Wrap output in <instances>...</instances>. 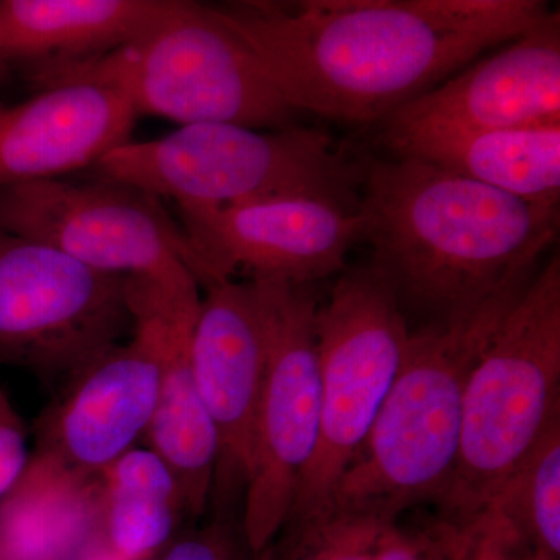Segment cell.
Here are the masks:
<instances>
[{"label":"cell","mask_w":560,"mask_h":560,"mask_svg":"<svg viewBox=\"0 0 560 560\" xmlns=\"http://www.w3.org/2000/svg\"><path fill=\"white\" fill-rule=\"evenodd\" d=\"M489 508L541 555L560 560V419L551 423Z\"/></svg>","instance_id":"obj_21"},{"label":"cell","mask_w":560,"mask_h":560,"mask_svg":"<svg viewBox=\"0 0 560 560\" xmlns=\"http://www.w3.org/2000/svg\"><path fill=\"white\" fill-rule=\"evenodd\" d=\"M377 142L390 156L425 162L530 205L559 208L560 125L381 131Z\"/></svg>","instance_id":"obj_18"},{"label":"cell","mask_w":560,"mask_h":560,"mask_svg":"<svg viewBox=\"0 0 560 560\" xmlns=\"http://www.w3.org/2000/svg\"><path fill=\"white\" fill-rule=\"evenodd\" d=\"M0 560H9V559L3 558V556H2V555H0Z\"/></svg>","instance_id":"obj_28"},{"label":"cell","mask_w":560,"mask_h":560,"mask_svg":"<svg viewBox=\"0 0 560 560\" xmlns=\"http://www.w3.org/2000/svg\"><path fill=\"white\" fill-rule=\"evenodd\" d=\"M31 456L24 420L0 388V499L20 480Z\"/></svg>","instance_id":"obj_25"},{"label":"cell","mask_w":560,"mask_h":560,"mask_svg":"<svg viewBox=\"0 0 560 560\" xmlns=\"http://www.w3.org/2000/svg\"><path fill=\"white\" fill-rule=\"evenodd\" d=\"M385 525L357 515L323 514L283 529L287 534L279 560H372L375 540Z\"/></svg>","instance_id":"obj_22"},{"label":"cell","mask_w":560,"mask_h":560,"mask_svg":"<svg viewBox=\"0 0 560 560\" xmlns=\"http://www.w3.org/2000/svg\"><path fill=\"white\" fill-rule=\"evenodd\" d=\"M131 340L116 345L70 377L68 393L43 419L36 451L86 474L135 448L145 436L160 390L158 323L136 279H130Z\"/></svg>","instance_id":"obj_12"},{"label":"cell","mask_w":560,"mask_h":560,"mask_svg":"<svg viewBox=\"0 0 560 560\" xmlns=\"http://www.w3.org/2000/svg\"><path fill=\"white\" fill-rule=\"evenodd\" d=\"M560 419V257L511 305L475 361L463 397L458 459L436 500L440 521L488 510L551 423Z\"/></svg>","instance_id":"obj_5"},{"label":"cell","mask_w":560,"mask_h":560,"mask_svg":"<svg viewBox=\"0 0 560 560\" xmlns=\"http://www.w3.org/2000/svg\"><path fill=\"white\" fill-rule=\"evenodd\" d=\"M162 560H231V556L224 541L215 533H208L173 545Z\"/></svg>","instance_id":"obj_26"},{"label":"cell","mask_w":560,"mask_h":560,"mask_svg":"<svg viewBox=\"0 0 560 560\" xmlns=\"http://www.w3.org/2000/svg\"><path fill=\"white\" fill-rule=\"evenodd\" d=\"M372 560H447V555L436 522L429 528H412L394 521L378 533Z\"/></svg>","instance_id":"obj_24"},{"label":"cell","mask_w":560,"mask_h":560,"mask_svg":"<svg viewBox=\"0 0 560 560\" xmlns=\"http://www.w3.org/2000/svg\"><path fill=\"white\" fill-rule=\"evenodd\" d=\"M101 474L36 451L0 499V555L9 560H84L101 544Z\"/></svg>","instance_id":"obj_19"},{"label":"cell","mask_w":560,"mask_h":560,"mask_svg":"<svg viewBox=\"0 0 560 560\" xmlns=\"http://www.w3.org/2000/svg\"><path fill=\"white\" fill-rule=\"evenodd\" d=\"M319 436L285 528L326 512L396 381L411 331L396 294L371 267L345 271L315 315Z\"/></svg>","instance_id":"obj_7"},{"label":"cell","mask_w":560,"mask_h":560,"mask_svg":"<svg viewBox=\"0 0 560 560\" xmlns=\"http://www.w3.org/2000/svg\"><path fill=\"white\" fill-rule=\"evenodd\" d=\"M84 560H117L114 559L113 556L108 555V551L105 550V548L102 547V544H98L97 547L94 548L90 552V556H88Z\"/></svg>","instance_id":"obj_27"},{"label":"cell","mask_w":560,"mask_h":560,"mask_svg":"<svg viewBox=\"0 0 560 560\" xmlns=\"http://www.w3.org/2000/svg\"><path fill=\"white\" fill-rule=\"evenodd\" d=\"M183 0H0V66L32 73L103 57L156 28Z\"/></svg>","instance_id":"obj_17"},{"label":"cell","mask_w":560,"mask_h":560,"mask_svg":"<svg viewBox=\"0 0 560 560\" xmlns=\"http://www.w3.org/2000/svg\"><path fill=\"white\" fill-rule=\"evenodd\" d=\"M264 330V388L243 530L254 556L265 555L290 521L319 436V360L313 285L250 279Z\"/></svg>","instance_id":"obj_9"},{"label":"cell","mask_w":560,"mask_h":560,"mask_svg":"<svg viewBox=\"0 0 560 560\" xmlns=\"http://www.w3.org/2000/svg\"><path fill=\"white\" fill-rule=\"evenodd\" d=\"M2 108H3V106H2V105H0V109H2Z\"/></svg>","instance_id":"obj_29"},{"label":"cell","mask_w":560,"mask_h":560,"mask_svg":"<svg viewBox=\"0 0 560 560\" xmlns=\"http://www.w3.org/2000/svg\"><path fill=\"white\" fill-rule=\"evenodd\" d=\"M91 171L197 208L312 198L359 212L363 183L361 151L300 125H184L165 138L124 143Z\"/></svg>","instance_id":"obj_4"},{"label":"cell","mask_w":560,"mask_h":560,"mask_svg":"<svg viewBox=\"0 0 560 560\" xmlns=\"http://www.w3.org/2000/svg\"><path fill=\"white\" fill-rule=\"evenodd\" d=\"M102 547L117 560H151L184 511L171 467L150 448H131L101 471Z\"/></svg>","instance_id":"obj_20"},{"label":"cell","mask_w":560,"mask_h":560,"mask_svg":"<svg viewBox=\"0 0 560 560\" xmlns=\"http://www.w3.org/2000/svg\"><path fill=\"white\" fill-rule=\"evenodd\" d=\"M178 210L210 285L231 280L237 270L253 279L313 285L346 271L349 250L364 242L359 212L312 198Z\"/></svg>","instance_id":"obj_11"},{"label":"cell","mask_w":560,"mask_h":560,"mask_svg":"<svg viewBox=\"0 0 560 560\" xmlns=\"http://www.w3.org/2000/svg\"><path fill=\"white\" fill-rule=\"evenodd\" d=\"M359 213L372 264L400 307L429 324L470 318L525 289L559 234V208L530 205L408 158L361 151Z\"/></svg>","instance_id":"obj_2"},{"label":"cell","mask_w":560,"mask_h":560,"mask_svg":"<svg viewBox=\"0 0 560 560\" xmlns=\"http://www.w3.org/2000/svg\"><path fill=\"white\" fill-rule=\"evenodd\" d=\"M44 90L94 81L120 91L136 114L183 125L231 124L254 130L296 125L298 110L257 55L215 7L183 2L156 28L79 65L32 73Z\"/></svg>","instance_id":"obj_6"},{"label":"cell","mask_w":560,"mask_h":560,"mask_svg":"<svg viewBox=\"0 0 560 560\" xmlns=\"http://www.w3.org/2000/svg\"><path fill=\"white\" fill-rule=\"evenodd\" d=\"M200 302L190 360L198 393L219 440L215 481H248L264 388V330L249 282L215 283Z\"/></svg>","instance_id":"obj_14"},{"label":"cell","mask_w":560,"mask_h":560,"mask_svg":"<svg viewBox=\"0 0 560 560\" xmlns=\"http://www.w3.org/2000/svg\"><path fill=\"white\" fill-rule=\"evenodd\" d=\"M138 114L120 91L65 81L0 109V189L91 171L130 142Z\"/></svg>","instance_id":"obj_15"},{"label":"cell","mask_w":560,"mask_h":560,"mask_svg":"<svg viewBox=\"0 0 560 560\" xmlns=\"http://www.w3.org/2000/svg\"><path fill=\"white\" fill-rule=\"evenodd\" d=\"M0 230L49 245L92 270L164 289H208V267L161 198L130 184L35 180L0 189Z\"/></svg>","instance_id":"obj_8"},{"label":"cell","mask_w":560,"mask_h":560,"mask_svg":"<svg viewBox=\"0 0 560 560\" xmlns=\"http://www.w3.org/2000/svg\"><path fill=\"white\" fill-rule=\"evenodd\" d=\"M381 131L510 130L560 125V14L394 110Z\"/></svg>","instance_id":"obj_13"},{"label":"cell","mask_w":560,"mask_h":560,"mask_svg":"<svg viewBox=\"0 0 560 560\" xmlns=\"http://www.w3.org/2000/svg\"><path fill=\"white\" fill-rule=\"evenodd\" d=\"M298 113L381 124L550 14L540 0H293L215 7Z\"/></svg>","instance_id":"obj_1"},{"label":"cell","mask_w":560,"mask_h":560,"mask_svg":"<svg viewBox=\"0 0 560 560\" xmlns=\"http://www.w3.org/2000/svg\"><path fill=\"white\" fill-rule=\"evenodd\" d=\"M138 280L158 323L160 390L145 431L150 451L160 455L178 481L184 511L198 517L215 485L219 440L191 370L190 346L200 311L198 287L171 290Z\"/></svg>","instance_id":"obj_16"},{"label":"cell","mask_w":560,"mask_h":560,"mask_svg":"<svg viewBox=\"0 0 560 560\" xmlns=\"http://www.w3.org/2000/svg\"><path fill=\"white\" fill-rule=\"evenodd\" d=\"M130 279L0 230V364L73 377L132 331Z\"/></svg>","instance_id":"obj_10"},{"label":"cell","mask_w":560,"mask_h":560,"mask_svg":"<svg viewBox=\"0 0 560 560\" xmlns=\"http://www.w3.org/2000/svg\"><path fill=\"white\" fill-rule=\"evenodd\" d=\"M436 523L447 560H552L492 508L466 522Z\"/></svg>","instance_id":"obj_23"},{"label":"cell","mask_w":560,"mask_h":560,"mask_svg":"<svg viewBox=\"0 0 560 560\" xmlns=\"http://www.w3.org/2000/svg\"><path fill=\"white\" fill-rule=\"evenodd\" d=\"M525 289L497 298L470 318L411 334L399 374L324 514L389 523L415 504L436 503L458 459L471 366Z\"/></svg>","instance_id":"obj_3"}]
</instances>
